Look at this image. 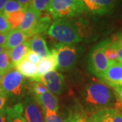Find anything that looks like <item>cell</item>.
<instances>
[{
	"mask_svg": "<svg viewBox=\"0 0 122 122\" xmlns=\"http://www.w3.org/2000/svg\"><path fill=\"white\" fill-rule=\"evenodd\" d=\"M6 100H7V96H5L2 92H1L0 93V111L4 108Z\"/></svg>",
	"mask_w": 122,
	"mask_h": 122,
	"instance_id": "obj_33",
	"label": "cell"
},
{
	"mask_svg": "<svg viewBox=\"0 0 122 122\" xmlns=\"http://www.w3.org/2000/svg\"><path fill=\"white\" fill-rule=\"evenodd\" d=\"M25 79L16 69H11L4 75L0 90L7 97H20L25 92Z\"/></svg>",
	"mask_w": 122,
	"mask_h": 122,
	"instance_id": "obj_5",
	"label": "cell"
},
{
	"mask_svg": "<svg viewBox=\"0 0 122 122\" xmlns=\"http://www.w3.org/2000/svg\"><path fill=\"white\" fill-rule=\"evenodd\" d=\"M4 75L0 73V88H1V81H2V78H3Z\"/></svg>",
	"mask_w": 122,
	"mask_h": 122,
	"instance_id": "obj_40",
	"label": "cell"
},
{
	"mask_svg": "<svg viewBox=\"0 0 122 122\" xmlns=\"http://www.w3.org/2000/svg\"><path fill=\"white\" fill-rule=\"evenodd\" d=\"M33 96L42 109L49 110L54 112L58 111V99L55 94L48 91L41 95Z\"/></svg>",
	"mask_w": 122,
	"mask_h": 122,
	"instance_id": "obj_13",
	"label": "cell"
},
{
	"mask_svg": "<svg viewBox=\"0 0 122 122\" xmlns=\"http://www.w3.org/2000/svg\"><path fill=\"white\" fill-rule=\"evenodd\" d=\"M24 10V8L16 0H8L5 4L2 12L5 15Z\"/></svg>",
	"mask_w": 122,
	"mask_h": 122,
	"instance_id": "obj_25",
	"label": "cell"
},
{
	"mask_svg": "<svg viewBox=\"0 0 122 122\" xmlns=\"http://www.w3.org/2000/svg\"><path fill=\"white\" fill-rule=\"evenodd\" d=\"M101 79L110 87H122V64L119 62L111 63Z\"/></svg>",
	"mask_w": 122,
	"mask_h": 122,
	"instance_id": "obj_10",
	"label": "cell"
},
{
	"mask_svg": "<svg viewBox=\"0 0 122 122\" xmlns=\"http://www.w3.org/2000/svg\"><path fill=\"white\" fill-rule=\"evenodd\" d=\"M8 33H0V46H5V45L6 40H7Z\"/></svg>",
	"mask_w": 122,
	"mask_h": 122,
	"instance_id": "obj_35",
	"label": "cell"
},
{
	"mask_svg": "<svg viewBox=\"0 0 122 122\" xmlns=\"http://www.w3.org/2000/svg\"><path fill=\"white\" fill-rule=\"evenodd\" d=\"M31 92L33 96H38L48 91V90L42 83L37 81H33L31 83Z\"/></svg>",
	"mask_w": 122,
	"mask_h": 122,
	"instance_id": "obj_28",
	"label": "cell"
},
{
	"mask_svg": "<svg viewBox=\"0 0 122 122\" xmlns=\"http://www.w3.org/2000/svg\"><path fill=\"white\" fill-rule=\"evenodd\" d=\"M13 68V65L9 54V50L6 49L0 54V73L5 74Z\"/></svg>",
	"mask_w": 122,
	"mask_h": 122,
	"instance_id": "obj_23",
	"label": "cell"
},
{
	"mask_svg": "<svg viewBox=\"0 0 122 122\" xmlns=\"http://www.w3.org/2000/svg\"><path fill=\"white\" fill-rule=\"evenodd\" d=\"M82 27L67 18L55 20L47 30L51 38L59 44H75L83 41Z\"/></svg>",
	"mask_w": 122,
	"mask_h": 122,
	"instance_id": "obj_2",
	"label": "cell"
},
{
	"mask_svg": "<svg viewBox=\"0 0 122 122\" xmlns=\"http://www.w3.org/2000/svg\"><path fill=\"white\" fill-rule=\"evenodd\" d=\"M52 18L47 16H41L35 22L34 26L31 28L29 31L26 33L28 37L30 38L33 35H37L48 30L50 25L52 24Z\"/></svg>",
	"mask_w": 122,
	"mask_h": 122,
	"instance_id": "obj_19",
	"label": "cell"
},
{
	"mask_svg": "<svg viewBox=\"0 0 122 122\" xmlns=\"http://www.w3.org/2000/svg\"><path fill=\"white\" fill-rule=\"evenodd\" d=\"M94 122L92 119L91 118H90V115H89V117H88V122Z\"/></svg>",
	"mask_w": 122,
	"mask_h": 122,
	"instance_id": "obj_41",
	"label": "cell"
},
{
	"mask_svg": "<svg viewBox=\"0 0 122 122\" xmlns=\"http://www.w3.org/2000/svg\"><path fill=\"white\" fill-rule=\"evenodd\" d=\"M56 58L57 69L66 72L74 67L78 59V49L73 44H56L52 50Z\"/></svg>",
	"mask_w": 122,
	"mask_h": 122,
	"instance_id": "obj_4",
	"label": "cell"
},
{
	"mask_svg": "<svg viewBox=\"0 0 122 122\" xmlns=\"http://www.w3.org/2000/svg\"><path fill=\"white\" fill-rule=\"evenodd\" d=\"M81 105L87 113L109 108H117V100L113 89L99 81L88 83L81 92Z\"/></svg>",
	"mask_w": 122,
	"mask_h": 122,
	"instance_id": "obj_1",
	"label": "cell"
},
{
	"mask_svg": "<svg viewBox=\"0 0 122 122\" xmlns=\"http://www.w3.org/2000/svg\"><path fill=\"white\" fill-rule=\"evenodd\" d=\"M38 82L54 94L59 95L65 90V81L64 76L58 71H50L40 76Z\"/></svg>",
	"mask_w": 122,
	"mask_h": 122,
	"instance_id": "obj_7",
	"label": "cell"
},
{
	"mask_svg": "<svg viewBox=\"0 0 122 122\" xmlns=\"http://www.w3.org/2000/svg\"><path fill=\"white\" fill-rule=\"evenodd\" d=\"M16 1L22 5L24 9L28 8L30 5V2H31V0H16Z\"/></svg>",
	"mask_w": 122,
	"mask_h": 122,
	"instance_id": "obj_36",
	"label": "cell"
},
{
	"mask_svg": "<svg viewBox=\"0 0 122 122\" xmlns=\"http://www.w3.org/2000/svg\"><path fill=\"white\" fill-rule=\"evenodd\" d=\"M22 102L16 104L13 107H6L7 122H27L22 114Z\"/></svg>",
	"mask_w": 122,
	"mask_h": 122,
	"instance_id": "obj_20",
	"label": "cell"
},
{
	"mask_svg": "<svg viewBox=\"0 0 122 122\" xmlns=\"http://www.w3.org/2000/svg\"><path fill=\"white\" fill-rule=\"evenodd\" d=\"M24 12H25V16L23 21L17 29L25 33H27L34 26L35 22L37 21V20L41 16V14L31 8L30 6L24 9Z\"/></svg>",
	"mask_w": 122,
	"mask_h": 122,
	"instance_id": "obj_16",
	"label": "cell"
},
{
	"mask_svg": "<svg viewBox=\"0 0 122 122\" xmlns=\"http://www.w3.org/2000/svg\"><path fill=\"white\" fill-rule=\"evenodd\" d=\"M30 50L29 39L22 43L20 45L16 46L12 50H8L11 62L13 65L14 68L17 64L25 58L26 53Z\"/></svg>",
	"mask_w": 122,
	"mask_h": 122,
	"instance_id": "obj_17",
	"label": "cell"
},
{
	"mask_svg": "<svg viewBox=\"0 0 122 122\" xmlns=\"http://www.w3.org/2000/svg\"><path fill=\"white\" fill-rule=\"evenodd\" d=\"M8 0H0V13L2 12L3 9L4 8L5 4H6Z\"/></svg>",
	"mask_w": 122,
	"mask_h": 122,
	"instance_id": "obj_38",
	"label": "cell"
},
{
	"mask_svg": "<svg viewBox=\"0 0 122 122\" xmlns=\"http://www.w3.org/2000/svg\"><path fill=\"white\" fill-rule=\"evenodd\" d=\"M29 38L25 32L18 29H11L8 33L7 40L5 45V48L7 50H12L26 41Z\"/></svg>",
	"mask_w": 122,
	"mask_h": 122,
	"instance_id": "obj_15",
	"label": "cell"
},
{
	"mask_svg": "<svg viewBox=\"0 0 122 122\" xmlns=\"http://www.w3.org/2000/svg\"><path fill=\"white\" fill-rule=\"evenodd\" d=\"M29 42L30 50L37 54L41 58L50 56L52 54L47 46L46 40L40 34L31 37V38L29 39Z\"/></svg>",
	"mask_w": 122,
	"mask_h": 122,
	"instance_id": "obj_12",
	"label": "cell"
},
{
	"mask_svg": "<svg viewBox=\"0 0 122 122\" xmlns=\"http://www.w3.org/2000/svg\"><path fill=\"white\" fill-rule=\"evenodd\" d=\"M113 39L115 40L117 42H118L121 46H122V33H117L115 35V38Z\"/></svg>",
	"mask_w": 122,
	"mask_h": 122,
	"instance_id": "obj_37",
	"label": "cell"
},
{
	"mask_svg": "<svg viewBox=\"0 0 122 122\" xmlns=\"http://www.w3.org/2000/svg\"><path fill=\"white\" fill-rule=\"evenodd\" d=\"M0 122H7L6 107H4L0 111Z\"/></svg>",
	"mask_w": 122,
	"mask_h": 122,
	"instance_id": "obj_34",
	"label": "cell"
},
{
	"mask_svg": "<svg viewBox=\"0 0 122 122\" xmlns=\"http://www.w3.org/2000/svg\"><path fill=\"white\" fill-rule=\"evenodd\" d=\"M90 117L94 122H122V111L119 108H109L96 111Z\"/></svg>",
	"mask_w": 122,
	"mask_h": 122,
	"instance_id": "obj_11",
	"label": "cell"
},
{
	"mask_svg": "<svg viewBox=\"0 0 122 122\" xmlns=\"http://www.w3.org/2000/svg\"><path fill=\"white\" fill-rule=\"evenodd\" d=\"M113 90L116 96L117 102L120 105H122V87H113Z\"/></svg>",
	"mask_w": 122,
	"mask_h": 122,
	"instance_id": "obj_32",
	"label": "cell"
},
{
	"mask_svg": "<svg viewBox=\"0 0 122 122\" xmlns=\"http://www.w3.org/2000/svg\"><path fill=\"white\" fill-rule=\"evenodd\" d=\"M5 50H6L5 46H0V54L2 52H4Z\"/></svg>",
	"mask_w": 122,
	"mask_h": 122,
	"instance_id": "obj_39",
	"label": "cell"
},
{
	"mask_svg": "<svg viewBox=\"0 0 122 122\" xmlns=\"http://www.w3.org/2000/svg\"><path fill=\"white\" fill-rule=\"evenodd\" d=\"M12 29L11 26L7 20V18L3 12L0 13V33H8Z\"/></svg>",
	"mask_w": 122,
	"mask_h": 122,
	"instance_id": "obj_29",
	"label": "cell"
},
{
	"mask_svg": "<svg viewBox=\"0 0 122 122\" xmlns=\"http://www.w3.org/2000/svg\"><path fill=\"white\" fill-rule=\"evenodd\" d=\"M22 76L30 79L32 81H37L38 79L37 65L30 62L25 58L20 62L14 67Z\"/></svg>",
	"mask_w": 122,
	"mask_h": 122,
	"instance_id": "obj_14",
	"label": "cell"
},
{
	"mask_svg": "<svg viewBox=\"0 0 122 122\" xmlns=\"http://www.w3.org/2000/svg\"><path fill=\"white\" fill-rule=\"evenodd\" d=\"M37 69H38V74H37L38 79L37 81V82L39 77L41 76L42 75L50 71H56V70H58L56 58L53 55L52 53L50 56L41 58V60L37 65Z\"/></svg>",
	"mask_w": 122,
	"mask_h": 122,
	"instance_id": "obj_18",
	"label": "cell"
},
{
	"mask_svg": "<svg viewBox=\"0 0 122 122\" xmlns=\"http://www.w3.org/2000/svg\"><path fill=\"white\" fill-rule=\"evenodd\" d=\"M43 110L45 122H63V119L58 112L49 110Z\"/></svg>",
	"mask_w": 122,
	"mask_h": 122,
	"instance_id": "obj_27",
	"label": "cell"
},
{
	"mask_svg": "<svg viewBox=\"0 0 122 122\" xmlns=\"http://www.w3.org/2000/svg\"><path fill=\"white\" fill-rule=\"evenodd\" d=\"M48 13L54 20L77 17L84 12L80 0H51Z\"/></svg>",
	"mask_w": 122,
	"mask_h": 122,
	"instance_id": "obj_3",
	"label": "cell"
},
{
	"mask_svg": "<svg viewBox=\"0 0 122 122\" xmlns=\"http://www.w3.org/2000/svg\"><path fill=\"white\" fill-rule=\"evenodd\" d=\"M89 115L82 108L70 111L63 119V122H87Z\"/></svg>",
	"mask_w": 122,
	"mask_h": 122,
	"instance_id": "obj_21",
	"label": "cell"
},
{
	"mask_svg": "<svg viewBox=\"0 0 122 122\" xmlns=\"http://www.w3.org/2000/svg\"><path fill=\"white\" fill-rule=\"evenodd\" d=\"M22 105V114L27 122H45L43 110L33 95L26 96Z\"/></svg>",
	"mask_w": 122,
	"mask_h": 122,
	"instance_id": "obj_8",
	"label": "cell"
},
{
	"mask_svg": "<svg viewBox=\"0 0 122 122\" xmlns=\"http://www.w3.org/2000/svg\"><path fill=\"white\" fill-rule=\"evenodd\" d=\"M25 59L35 65H37V64H39V62L41 60V58L37 54L29 50L28 52L26 53Z\"/></svg>",
	"mask_w": 122,
	"mask_h": 122,
	"instance_id": "obj_30",
	"label": "cell"
},
{
	"mask_svg": "<svg viewBox=\"0 0 122 122\" xmlns=\"http://www.w3.org/2000/svg\"><path fill=\"white\" fill-rule=\"evenodd\" d=\"M105 56L101 41L92 48L89 54L87 67L92 74L101 78L111 65Z\"/></svg>",
	"mask_w": 122,
	"mask_h": 122,
	"instance_id": "obj_6",
	"label": "cell"
},
{
	"mask_svg": "<svg viewBox=\"0 0 122 122\" xmlns=\"http://www.w3.org/2000/svg\"><path fill=\"white\" fill-rule=\"evenodd\" d=\"M105 56L110 62H118L117 50L113 46L112 39H106L101 41Z\"/></svg>",
	"mask_w": 122,
	"mask_h": 122,
	"instance_id": "obj_22",
	"label": "cell"
},
{
	"mask_svg": "<svg viewBox=\"0 0 122 122\" xmlns=\"http://www.w3.org/2000/svg\"><path fill=\"white\" fill-rule=\"evenodd\" d=\"M113 40V46L115 48V50H117V58L118 62L122 63V46L117 42L115 40L112 39Z\"/></svg>",
	"mask_w": 122,
	"mask_h": 122,
	"instance_id": "obj_31",
	"label": "cell"
},
{
	"mask_svg": "<svg viewBox=\"0 0 122 122\" xmlns=\"http://www.w3.org/2000/svg\"><path fill=\"white\" fill-rule=\"evenodd\" d=\"M5 16L7 18V20L9 22L10 25L11 26L12 29H17L23 21L24 16H25V12H24V10H22L20 11L6 14Z\"/></svg>",
	"mask_w": 122,
	"mask_h": 122,
	"instance_id": "obj_24",
	"label": "cell"
},
{
	"mask_svg": "<svg viewBox=\"0 0 122 122\" xmlns=\"http://www.w3.org/2000/svg\"><path fill=\"white\" fill-rule=\"evenodd\" d=\"M1 90H0V93H1Z\"/></svg>",
	"mask_w": 122,
	"mask_h": 122,
	"instance_id": "obj_42",
	"label": "cell"
},
{
	"mask_svg": "<svg viewBox=\"0 0 122 122\" xmlns=\"http://www.w3.org/2000/svg\"><path fill=\"white\" fill-rule=\"evenodd\" d=\"M51 0H31L30 6L36 12L41 14L45 11H48V7Z\"/></svg>",
	"mask_w": 122,
	"mask_h": 122,
	"instance_id": "obj_26",
	"label": "cell"
},
{
	"mask_svg": "<svg viewBox=\"0 0 122 122\" xmlns=\"http://www.w3.org/2000/svg\"><path fill=\"white\" fill-rule=\"evenodd\" d=\"M82 3L84 12L92 14L102 16L110 13L117 0H80Z\"/></svg>",
	"mask_w": 122,
	"mask_h": 122,
	"instance_id": "obj_9",
	"label": "cell"
}]
</instances>
